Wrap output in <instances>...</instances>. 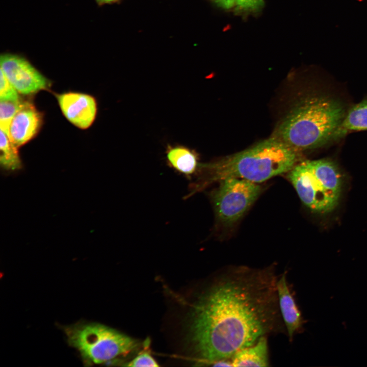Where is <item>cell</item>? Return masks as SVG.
<instances>
[{
    "label": "cell",
    "mask_w": 367,
    "mask_h": 367,
    "mask_svg": "<svg viewBox=\"0 0 367 367\" xmlns=\"http://www.w3.org/2000/svg\"><path fill=\"white\" fill-rule=\"evenodd\" d=\"M279 276L274 265L234 266L221 270L206 284L189 325L188 338L199 364L230 360L260 337L286 331L278 305Z\"/></svg>",
    "instance_id": "cell-1"
},
{
    "label": "cell",
    "mask_w": 367,
    "mask_h": 367,
    "mask_svg": "<svg viewBox=\"0 0 367 367\" xmlns=\"http://www.w3.org/2000/svg\"><path fill=\"white\" fill-rule=\"evenodd\" d=\"M298 159V151L274 136L216 162L199 165L203 174L194 184L190 195L226 178L261 182L289 172Z\"/></svg>",
    "instance_id": "cell-2"
},
{
    "label": "cell",
    "mask_w": 367,
    "mask_h": 367,
    "mask_svg": "<svg viewBox=\"0 0 367 367\" xmlns=\"http://www.w3.org/2000/svg\"><path fill=\"white\" fill-rule=\"evenodd\" d=\"M345 116L337 102L310 97L291 111L278 127L275 137L297 151L314 148L332 139Z\"/></svg>",
    "instance_id": "cell-3"
},
{
    "label": "cell",
    "mask_w": 367,
    "mask_h": 367,
    "mask_svg": "<svg viewBox=\"0 0 367 367\" xmlns=\"http://www.w3.org/2000/svg\"><path fill=\"white\" fill-rule=\"evenodd\" d=\"M288 177L302 202L313 212L327 214L337 205L343 177L331 161L306 160L297 163L289 171Z\"/></svg>",
    "instance_id": "cell-4"
},
{
    "label": "cell",
    "mask_w": 367,
    "mask_h": 367,
    "mask_svg": "<svg viewBox=\"0 0 367 367\" xmlns=\"http://www.w3.org/2000/svg\"><path fill=\"white\" fill-rule=\"evenodd\" d=\"M64 330L69 344L89 365L108 362L139 346L136 339L100 324L78 323L65 327Z\"/></svg>",
    "instance_id": "cell-5"
},
{
    "label": "cell",
    "mask_w": 367,
    "mask_h": 367,
    "mask_svg": "<svg viewBox=\"0 0 367 367\" xmlns=\"http://www.w3.org/2000/svg\"><path fill=\"white\" fill-rule=\"evenodd\" d=\"M261 187L257 183L239 178H226L220 181L212 194L217 220L230 226L238 222L257 199Z\"/></svg>",
    "instance_id": "cell-6"
},
{
    "label": "cell",
    "mask_w": 367,
    "mask_h": 367,
    "mask_svg": "<svg viewBox=\"0 0 367 367\" xmlns=\"http://www.w3.org/2000/svg\"><path fill=\"white\" fill-rule=\"evenodd\" d=\"M0 63L1 70L19 93L32 94L50 86L49 81L23 57L2 54Z\"/></svg>",
    "instance_id": "cell-7"
},
{
    "label": "cell",
    "mask_w": 367,
    "mask_h": 367,
    "mask_svg": "<svg viewBox=\"0 0 367 367\" xmlns=\"http://www.w3.org/2000/svg\"><path fill=\"white\" fill-rule=\"evenodd\" d=\"M56 97L63 114L70 122L81 129L91 125L97 113L93 97L77 92L64 93Z\"/></svg>",
    "instance_id": "cell-8"
},
{
    "label": "cell",
    "mask_w": 367,
    "mask_h": 367,
    "mask_svg": "<svg viewBox=\"0 0 367 367\" xmlns=\"http://www.w3.org/2000/svg\"><path fill=\"white\" fill-rule=\"evenodd\" d=\"M43 115L29 101H23L9 127L8 137L17 148L32 139L40 130Z\"/></svg>",
    "instance_id": "cell-9"
},
{
    "label": "cell",
    "mask_w": 367,
    "mask_h": 367,
    "mask_svg": "<svg viewBox=\"0 0 367 367\" xmlns=\"http://www.w3.org/2000/svg\"><path fill=\"white\" fill-rule=\"evenodd\" d=\"M287 272L280 275L277 282V292L280 312L290 342L295 335L303 331L305 321L297 305L287 281Z\"/></svg>",
    "instance_id": "cell-10"
},
{
    "label": "cell",
    "mask_w": 367,
    "mask_h": 367,
    "mask_svg": "<svg viewBox=\"0 0 367 367\" xmlns=\"http://www.w3.org/2000/svg\"><path fill=\"white\" fill-rule=\"evenodd\" d=\"M230 360L232 366H268L267 336L260 337L253 345L239 350Z\"/></svg>",
    "instance_id": "cell-11"
},
{
    "label": "cell",
    "mask_w": 367,
    "mask_h": 367,
    "mask_svg": "<svg viewBox=\"0 0 367 367\" xmlns=\"http://www.w3.org/2000/svg\"><path fill=\"white\" fill-rule=\"evenodd\" d=\"M166 157L171 167L187 176L194 174L199 166L195 151L184 146H168Z\"/></svg>",
    "instance_id": "cell-12"
},
{
    "label": "cell",
    "mask_w": 367,
    "mask_h": 367,
    "mask_svg": "<svg viewBox=\"0 0 367 367\" xmlns=\"http://www.w3.org/2000/svg\"><path fill=\"white\" fill-rule=\"evenodd\" d=\"M367 130V99L352 107L345 116L332 139L342 138L353 131Z\"/></svg>",
    "instance_id": "cell-13"
},
{
    "label": "cell",
    "mask_w": 367,
    "mask_h": 367,
    "mask_svg": "<svg viewBox=\"0 0 367 367\" xmlns=\"http://www.w3.org/2000/svg\"><path fill=\"white\" fill-rule=\"evenodd\" d=\"M0 163L4 169L14 171L21 168L22 164L18 148L10 141L8 136L2 130L0 135Z\"/></svg>",
    "instance_id": "cell-14"
},
{
    "label": "cell",
    "mask_w": 367,
    "mask_h": 367,
    "mask_svg": "<svg viewBox=\"0 0 367 367\" xmlns=\"http://www.w3.org/2000/svg\"><path fill=\"white\" fill-rule=\"evenodd\" d=\"M22 100L17 101L1 100L0 102V127L1 130L7 135L9 134L11 122L20 108Z\"/></svg>",
    "instance_id": "cell-15"
},
{
    "label": "cell",
    "mask_w": 367,
    "mask_h": 367,
    "mask_svg": "<svg viewBox=\"0 0 367 367\" xmlns=\"http://www.w3.org/2000/svg\"><path fill=\"white\" fill-rule=\"evenodd\" d=\"M0 99L17 101L21 100L18 92L8 80L1 70L0 75Z\"/></svg>",
    "instance_id": "cell-16"
},
{
    "label": "cell",
    "mask_w": 367,
    "mask_h": 367,
    "mask_svg": "<svg viewBox=\"0 0 367 367\" xmlns=\"http://www.w3.org/2000/svg\"><path fill=\"white\" fill-rule=\"evenodd\" d=\"M127 366H158L154 359L147 352L138 354L133 360L124 365Z\"/></svg>",
    "instance_id": "cell-17"
},
{
    "label": "cell",
    "mask_w": 367,
    "mask_h": 367,
    "mask_svg": "<svg viewBox=\"0 0 367 367\" xmlns=\"http://www.w3.org/2000/svg\"><path fill=\"white\" fill-rule=\"evenodd\" d=\"M218 7L225 10L238 13L241 8L243 0H211Z\"/></svg>",
    "instance_id": "cell-18"
},
{
    "label": "cell",
    "mask_w": 367,
    "mask_h": 367,
    "mask_svg": "<svg viewBox=\"0 0 367 367\" xmlns=\"http://www.w3.org/2000/svg\"><path fill=\"white\" fill-rule=\"evenodd\" d=\"M120 0H95L96 3L99 6L106 4H112L118 2Z\"/></svg>",
    "instance_id": "cell-19"
}]
</instances>
